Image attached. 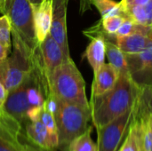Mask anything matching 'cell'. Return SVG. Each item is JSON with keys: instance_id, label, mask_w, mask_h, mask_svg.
I'll return each instance as SVG.
<instances>
[{"instance_id": "cell-1", "label": "cell", "mask_w": 152, "mask_h": 151, "mask_svg": "<svg viewBox=\"0 0 152 151\" xmlns=\"http://www.w3.org/2000/svg\"><path fill=\"white\" fill-rule=\"evenodd\" d=\"M144 85L133 77L129 69L119 72L115 86L106 93L91 97V120L95 128L102 127L129 110L137 101Z\"/></svg>"}, {"instance_id": "cell-2", "label": "cell", "mask_w": 152, "mask_h": 151, "mask_svg": "<svg viewBox=\"0 0 152 151\" xmlns=\"http://www.w3.org/2000/svg\"><path fill=\"white\" fill-rule=\"evenodd\" d=\"M11 23L13 48L33 61L38 53L32 6L28 0H12L5 13Z\"/></svg>"}, {"instance_id": "cell-3", "label": "cell", "mask_w": 152, "mask_h": 151, "mask_svg": "<svg viewBox=\"0 0 152 151\" xmlns=\"http://www.w3.org/2000/svg\"><path fill=\"white\" fill-rule=\"evenodd\" d=\"M48 82L50 95L61 101L90 108L85 79L71 58L48 77Z\"/></svg>"}, {"instance_id": "cell-4", "label": "cell", "mask_w": 152, "mask_h": 151, "mask_svg": "<svg viewBox=\"0 0 152 151\" xmlns=\"http://www.w3.org/2000/svg\"><path fill=\"white\" fill-rule=\"evenodd\" d=\"M56 100L57 109L54 113V118L58 133V148L67 151L71 142L84 133L89 127L91 110L88 107Z\"/></svg>"}, {"instance_id": "cell-5", "label": "cell", "mask_w": 152, "mask_h": 151, "mask_svg": "<svg viewBox=\"0 0 152 151\" xmlns=\"http://www.w3.org/2000/svg\"><path fill=\"white\" fill-rule=\"evenodd\" d=\"M142 94L140 95L136 103L126 113L118 117L107 125L96 128L98 135L97 151L118 150V149L120 148V144L123 141V138L128 131L130 124L135 115L139 100Z\"/></svg>"}, {"instance_id": "cell-6", "label": "cell", "mask_w": 152, "mask_h": 151, "mask_svg": "<svg viewBox=\"0 0 152 151\" xmlns=\"http://www.w3.org/2000/svg\"><path fill=\"white\" fill-rule=\"evenodd\" d=\"M33 61L27 59L19 50L13 48L11 54L1 62V82L7 92L15 89L23 83L32 69Z\"/></svg>"}, {"instance_id": "cell-7", "label": "cell", "mask_w": 152, "mask_h": 151, "mask_svg": "<svg viewBox=\"0 0 152 151\" xmlns=\"http://www.w3.org/2000/svg\"><path fill=\"white\" fill-rule=\"evenodd\" d=\"M22 124L0 109V151H22L24 144L20 141Z\"/></svg>"}, {"instance_id": "cell-8", "label": "cell", "mask_w": 152, "mask_h": 151, "mask_svg": "<svg viewBox=\"0 0 152 151\" xmlns=\"http://www.w3.org/2000/svg\"><path fill=\"white\" fill-rule=\"evenodd\" d=\"M69 0H53L52 25L50 35L60 44L67 58H71L69 53L67 33V11Z\"/></svg>"}, {"instance_id": "cell-9", "label": "cell", "mask_w": 152, "mask_h": 151, "mask_svg": "<svg viewBox=\"0 0 152 151\" xmlns=\"http://www.w3.org/2000/svg\"><path fill=\"white\" fill-rule=\"evenodd\" d=\"M27 80L23 81L15 89L8 92L5 102L3 109L9 115L18 120L20 124H25L27 119V112L30 108V105L27 97Z\"/></svg>"}, {"instance_id": "cell-10", "label": "cell", "mask_w": 152, "mask_h": 151, "mask_svg": "<svg viewBox=\"0 0 152 151\" xmlns=\"http://www.w3.org/2000/svg\"><path fill=\"white\" fill-rule=\"evenodd\" d=\"M39 52L47 77L64 61L70 59L66 57L60 44L50 34L39 44Z\"/></svg>"}, {"instance_id": "cell-11", "label": "cell", "mask_w": 152, "mask_h": 151, "mask_svg": "<svg viewBox=\"0 0 152 151\" xmlns=\"http://www.w3.org/2000/svg\"><path fill=\"white\" fill-rule=\"evenodd\" d=\"M32 6L35 34L38 44L49 35L52 25L53 0H43L40 4Z\"/></svg>"}, {"instance_id": "cell-12", "label": "cell", "mask_w": 152, "mask_h": 151, "mask_svg": "<svg viewBox=\"0 0 152 151\" xmlns=\"http://www.w3.org/2000/svg\"><path fill=\"white\" fill-rule=\"evenodd\" d=\"M94 75L91 97L101 96L110 91L118 80L119 71L110 63H104Z\"/></svg>"}, {"instance_id": "cell-13", "label": "cell", "mask_w": 152, "mask_h": 151, "mask_svg": "<svg viewBox=\"0 0 152 151\" xmlns=\"http://www.w3.org/2000/svg\"><path fill=\"white\" fill-rule=\"evenodd\" d=\"M25 125L26 135L30 143L45 150H53L54 148H58L57 143L53 140L49 131L40 119L36 121H27Z\"/></svg>"}, {"instance_id": "cell-14", "label": "cell", "mask_w": 152, "mask_h": 151, "mask_svg": "<svg viewBox=\"0 0 152 151\" xmlns=\"http://www.w3.org/2000/svg\"><path fill=\"white\" fill-rule=\"evenodd\" d=\"M91 42L87 45L85 56L91 65L94 74H95L100 68L105 63L106 58V44L105 39L102 36H95L90 38Z\"/></svg>"}, {"instance_id": "cell-15", "label": "cell", "mask_w": 152, "mask_h": 151, "mask_svg": "<svg viewBox=\"0 0 152 151\" xmlns=\"http://www.w3.org/2000/svg\"><path fill=\"white\" fill-rule=\"evenodd\" d=\"M152 41L146 36L141 33H134L123 37H117L114 43L122 50L126 56L135 55L144 50Z\"/></svg>"}, {"instance_id": "cell-16", "label": "cell", "mask_w": 152, "mask_h": 151, "mask_svg": "<svg viewBox=\"0 0 152 151\" xmlns=\"http://www.w3.org/2000/svg\"><path fill=\"white\" fill-rule=\"evenodd\" d=\"M126 59L132 76L137 73H145V71L152 72V42L138 54L126 56Z\"/></svg>"}, {"instance_id": "cell-17", "label": "cell", "mask_w": 152, "mask_h": 151, "mask_svg": "<svg viewBox=\"0 0 152 151\" xmlns=\"http://www.w3.org/2000/svg\"><path fill=\"white\" fill-rule=\"evenodd\" d=\"M124 16L135 24L146 27L152 26V5L149 3L144 5L129 7L124 11Z\"/></svg>"}, {"instance_id": "cell-18", "label": "cell", "mask_w": 152, "mask_h": 151, "mask_svg": "<svg viewBox=\"0 0 152 151\" xmlns=\"http://www.w3.org/2000/svg\"><path fill=\"white\" fill-rule=\"evenodd\" d=\"M106 56L109 60V63H110L113 67H115L119 72L128 70V63L126 54L122 52V50L117 45L116 43L106 40Z\"/></svg>"}, {"instance_id": "cell-19", "label": "cell", "mask_w": 152, "mask_h": 151, "mask_svg": "<svg viewBox=\"0 0 152 151\" xmlns=\"http://www.w3.org/2000/svg\"><path fill=\"white\" fill-rule=\"evenodd\" d=\"M92 5L95 6L101 14V19L107 18L113 15H123V9L120 2L115 0H90ZM125 17V16H124Z\"/></svg>"}, {"instance_id": "cell-20", "label": "cell", "mask_w": 152, "mask_h": 151, "mask_svg": "<svg viewBox=\"0 0 152 151\" xmlns=\"http://www.w3.org/2000/svg\"><path fill=\"white\" fill-rule=\"evenodd\" d=\"M92 130L93 126H89L84 133L73 140L67 151H97V144L91 136Z\"/></svg>"}, {"instance_id": "cell-21", "label": "cell", "mask_w": 152, "mask_h": 151, "mask_svg": "<svg viewBox=\"0 0 152 151\" xmlns=\"http://www.w3.org/2000/svg\"><path fill=\"white\" fill-rule=\"evenodd\" d=\"M135 114H136V112H135ZM118 151H139L138 144H137V138H136L135 115H134V118H133V120H132V122L130 124V126L128 128L127 135L126 137V140H125L124 143L122 144V146L118 149Z\"/></svg>"}, {"instance_id": "cell-22", "label": "cell", "mask_w": 152, "mask_h": 151, "mask_svg": "<svg viewBox=\"0 0 152 151\" xmlns=\"http://www.w3.org/2000/svg\"><path fill=\"white\" fill-rule=\"evenodd\" d=\"M40 120L45 125V127L49 131L53 140L58 145V133H57V126H56V123H55L54 115L43 107L41 116H40Z\"/></svg>"}, {"instance_id": "cell-23", "label": "cell", "mask_w": 152, "mask_h": 151, "mask_svg": "<svg viewBox=\"0 0 152 151\" xmlns=\"http://www.w3.org/2000/svg\"><path fill=\"white\" fill-rule=\"evenodd\" d=\"M0 41L9 49L12 47V31L11 23L7 15L0 17Z\"/></svg>"}, {"instance_id": "cell-24", "label": "cell", "mask_w": 152, "mask_h": 151, "mask_svg": "<svg viewBox=\"0 0 152 151\" xmlns=\"http://www.w3.org/2000/svg\"><path fill=\"white\" fill-rule=\"evenodd\" d=\"M142 98L147 109L152 112V85H144Z\"/></svg>"}, {"instance_id": "cell-25", "label": "cell", "mask_w": 152, "mask_h": 151, "mask_svg": "<svg viewBox=\"0 0 152 151\" xmlns=\"http://www.w3.org/2000/svg\"><path fill=\"white\" fill-rule=\"evenodd\" d=\"M42 109H43V106L42 107H30L27 112L28 121H36V120L40 119Z\"/></svg>"}, {"instance_id": "cell-26", "label": "cell", "mask_w": 152, "mask_h": 151, "mask_svg": "<svg viewBox=\"0 0 152 151\" xmlns=\"http://www.w3.org/2000/svg\"><path fill=\"white\" fill-rule=\"evenodd\" d=\"M151 2V0H121L120 4L123 9V12L126 9L135 6V5H144Z\"/></svg>"}, {"instance_id": "cell-27", "label": "cell", "mask_w": 152, "mask_h": 151, "mask_svg": "<svg viewBox=\"0 0 152 151\" xmlns=\"http://www.w3.org/2000/svg\"><path fill=\"white\" fill-rule=\"evenodd\" d=\"M79 1V13L83 15L87 11H90L92 8V4L90 0H78Z\"/></svg>"}, {"instance_id": "cell-28", "label": "cell", "mask_w": 152, "mask_h": 151, "mask_svg": "<svg viewBox=\"0 0 152 151\" xmlns=\"http://www.w3.org/2000/svg\"><path fill=\"white\" fill-rule=\"evenodd\" d=\"M11 53V49L7 48L1 41H0V62L4 61Z\"/></svg>"}, {"instance_id": "cell-29", "label": "cell", "mask_w": 152, "mask_h": 151, "mask_svg": "<svg viewBox=\"0 0 152 151\" xmlns=\"http://www.w3.org/2000/svg\"><path fill=\"white\" fill-rule=\"evenodd\" d=\"M7 94H8L7 90L5 89V87L3 85V83L0 82V109H3V107H4V104L5 102Z\"/></svg>"}, {"instance_id": "cell-30", "label": "cell", "mask_w": 152, "mask_h": 151, "mask_svg": "<svg viewBox=\"0 0 152 151\" xmlns=\"http://www.w3.org/2000/svg\"><path fill=\"white\" fill-rule=\"evenodd\" d=\"M144 105H145V103H144ZM145 117H146V121H147V125H148L149 133H150V135H151V138L152 140V112H151L147 109L146 105H145Z\"/></svg>"}, {"instance_id": "cell-31", "label": "cell", "mask_w": 152, "mask_h": 151, "mask_svg": "<svg viewBox=\"0 0 152 151\" xmlns=\"http://www.w3.org/2000/svg\"><path fill=\"white\" fill-rule=\"evenodd\" d=\"M22 151H53V150H45L30 143V144H24Z\"/></svg>"}, {"instance_id": "cell-32", "label": "cell", "mask_w": 152, "mask_h": 151, "mask_svg": "<svg viewBox=\"0 0 152 151\" xmlns=\"http://www.w3.org/2000/svg\"><path fill=\"white\" fill-rule=\"evenodd\" d=\"M146 36L152 41V26L149 27V28L147 30V33H146Z\"/></svg>"}, {"instance_id": "cell-33", "label": "cell", "mask_w": 152, "mask_h": 151, "mask_svg": "<svg viewBox=\"0 0 152 151\" xmlns=\"http://www.w3.org/2000/svg\"><path fill=\"white\" fill-rule=\"evenodd\" d=\"M4 4H5V0H0V12L2 14L4 10Z\"/></svg>"}, {"instance_id": "cell-34", "label": "cell", "mask_w": 152, "mask_h": 151, "mask_svg": "<svg viewBox=\"0 0 152 151\" xmlns=\"http://www.w3.org/2000/svg\"><path fill=\"white\" fill-rule=\"evenodd\" d=\"M11 2H12V0H5V4H4V10L3 14H4V13H5V12H6L7 8L9 7V5H10Z\"/></svg>"}, {"instance_id": "cell-35", "label": "cell", "mask_w": 152, "mask_h": 151, "mask_svg": "<svg viewBox=\"0 0 152 151\" xmlns=\"http://www.w3.org/2000/svg\"><path fill=\"white\" fill-rule=\"evenodd\" d=\"M43 0H28V2L30 3L31 5H36V4H38L42 2Z\"/></svg>"}, {"instance_id": "cell-36", "label": "cell", "mask_w": 152, "mask_h": 151, "mask_svg": "<svg viewBox=\"0 0 152 151\" xmlns=\"http://www.w3.org/2000/svg\"><path fill=\"white\" fill-rule=\"evenodd\" d=\"M1 77H2V64L0 62V82H1Z\"/></svg>"}, {"instance_id": "cell-37", "label": "cell", "mask_w": 152, "mask_h": 151, "mask_svg": "<svg viewBox=\"0 0 152 151\" xmlns=\"http://www.w3.org/2000/svg\"><path fill=\"white\" fill-rule=\"evenodd\" d=\"M150 3H151V4L152 5V0H151V2H150Z\"/></svg>"}]
</instances>
